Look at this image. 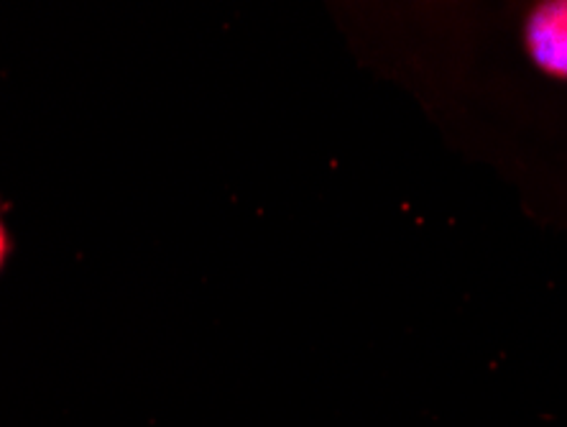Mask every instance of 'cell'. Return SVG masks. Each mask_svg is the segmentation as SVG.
Instances as JSON below:
<instances>
[{"instance_id":"1","label":"cell","mask_w":567,"mask_h":427,"mask_svg":"<svg viewBox=\"0 0 567 427\" xmlns=\"http://www.w3.org/2000/svg\"><path fill=\"white\" fill-rule=\"evenodd\" d=\"M527 41L542 70L567 80V0L542 6L532 16Z\"/></svg>"},{"instance_id":"2","label":"cell","mask_w":567,"mask_h":427,"mask_svg":"<svg viewBox=\"0 0 567 427\" xmlns=\"http://www.w3.org/2000/svg\"><path fill=\"white\" fill-rule=\"evenodd\" d=\"M8 256V236H6V228H3V221H0V266H3Z\"/></svg>"}]
</instances>
